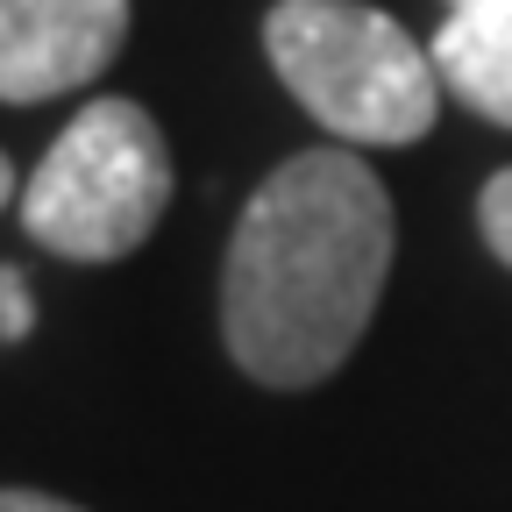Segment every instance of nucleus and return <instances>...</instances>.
Masks as SVG:
<instances>
[{"instance_id": "nucleus-3", "label": "nucleus", "mask_w": 512, "mask_h": 512, "mask_svg": "<svg viewBox=\"0 0 512 512\" xmlns=\"http://www.w3.org/2000/svg\"><path fill=\"white\" fill-rule=\"evenodd\" d=\"M164 207L171 150L136 100H86L22 185V228L72 264H114L143 249Z\"/></svg>"}, {"instance_id": "nucleus-8", "label": "nucleus", "mask_w": 512, "mask_h": 512, "mask_svg": "<svg viewBox=\"0 0 512 512\" xmlns=\"http://www.w3.org/2000/svg\"><path fill=\"white\" fill-rule=\"evenodd\" d=\"M0 512H79V505H64L50 491H0Z\"/></svg>"}, {"instance_id": "nucleus-2", "label": "nucleus", "mask_w": 512, "mask_h": 512, "mask_svg": "<svg viewBox=\"0 0 512 512\" xmlns=\"http://www.w3.org/2000/svg\"><path fill=\"white\" fill-rule=\"evenodd\" d=\"M264 50L285 93L342 143L399 150L420 143L441 114L434 50L363 0H278L264 15Z\"/></svg>"}, {"instance_id": "nucleus-5", "label": "nucleus", "mask_w": 512, "mask_h": 512, "mask_svg": "<svg viewBox=\"0 0 512 512\" xmlns=\"http://www.w3.org/2000/svg\"><path fill=\"white\" fill-rule=\"evenodd\" d=\"M434 72L470 114L512 128V8H448L434 36Z\"/></svg>"}, {"instance_id": "nucleus-7", "label": "nucleus", "mask_w": 512, "mask_h": 512, "mask_svg": "<svg viewBox=\"0 0 512 512\" xmlns=\"http://www.w3.org/2000/svg\"><path fill=\"white\" fill-rule=\"evenodd\" d=\"M29 328H36V299H29L22 271L0 264V342H22Z\"/></svg>"}, {"instance_id": "nucleus-4", "label": "nucleus", "mask_w": 512, "mask_h": 512, "mask_svg": "<svg viewBox=\"0 0 512 512\" xmlns=\"http://www.w3.org/2000/svg\"><path fill=\"white\" fill-rule=\"evenodd\" d=\"M128 36V0H0V100L86 93Z\"/></svg>"}, {"instance_id": "nucleus-9", "label": "nucleus", "mask_w": 512, "mask_h": 512, "mask_svg": "<svg viewBox=\"0 0 512 512\" xmlns=\"http://www.w3.org/2000/svg\"><path fill=\"white\" fill-rule=\"evenodd\" d=\"M15 200V164H8V150H0V207Z\"/></svg>"}, {"instance_id": "nucleus-1", "label": "nucleus", "mask_w": 512, "mask_h": 512, "mask_svg": "<svg viewBox=\"0 0 512 512\" xmlns=\"http://www.w3.org/2000/svg\"><path fill=\"white\" fill-rule=\"evenodd\" d=\"M392 271V192L356 150L285 157L235 221L221 271L228 356L271 384H320L370 328Z\"/></svg>"}, {"instance_id": "nucleus-10", "label": "nucleus", "mask_w": 512, "mask_h": 512, "mask_svg": "<svg viewBox=\"0 0 512 512\" xmlns=\"http://www.w3.org/2000/svg\"><path fill=\"white\" fill-rule=\"evenodd\" d=\"M448 8H484V0H448ZM491 8H512V0H491Z\"/></svg>"}, {"instance_id": "nucleus-6", "label": "nucleus", "mask_w": 512, "mask_h": 512, "mask_svg": "<svg viewBox=\"0 0 512 512\" xmlns=\"http://www.w3.org/2000/svg\"><path fill=\"white\" fill-rule=\"evenodd\" d=\"M477 221H484V242H491V256L512 271V171H498L491 185H484V200H477Z\"/></svg>"}]
</instances>
